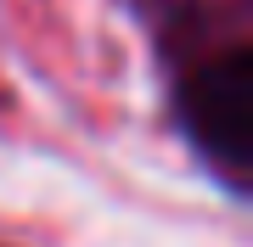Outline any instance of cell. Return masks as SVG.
<instances>
[{"instance_id":"6da1fadb","label":"cell","mask_w":253,"mask_h":247,"mask_svg":"<svg viewBox=\"0 0 253 247\" xmlns=\"http://www.w3.org/2000/svg\"><path fill=\"white\" fill-rule=\"evenodd\" d=\"M180 118L197 141V152L225 174L231 185H248L253 163V56L236 45L214 62H203L180 90Z\"/></svg>"}]
</instances>
